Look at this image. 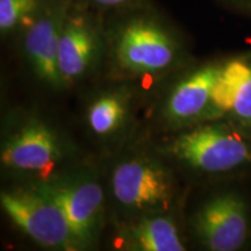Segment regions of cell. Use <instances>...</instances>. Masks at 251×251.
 <instances>
[{"mask_svg":"<svg viewBox=\"0 0 251 251\" xmlns=\"http://www.w3.org/2000/svg\"><path fill=\"white\" fill-rule=\"evenodd\" d=\"M46 0H0V31L6 36L31 20Z\"/></svg>","mask_w":251,"mask_h":251,"instance_id":"5bb4252c","label":"cell"},{"mask_svg":"<svg viewBox=\"0 0 251 251\" xmlns=\"http://www.w3.org/2000/svg\"><path fill=\"white\" fill-rule=\"evenodd\" d=\"M109 47L115 65L133 76L164 74L185 54L178 33L147 12L128 15L112 28Z\"/></svg>","mask_w":251,"mask_h":251,"instance_id":"7a4b0ae2","label":"cell"},{"mask_svg":"<svg viewBox=\"0 0 251 251\" xmlns=\"http://www.w3.org/2000/svg\"><path fill=\"white\" fill-rule=\"evenodd\" d=\"M225 58H216L198 65L187 72L166 97L164 117L172 126H190L208 121L212 94Z\"/></svg>","mask_w":251,"mask_h":251,"instance_id":"30bf717a","label":"cell"},{"mask_svg":"<svg viewBox=\"0 0 251 251\" xmlns=\"http://www.w3.org/2000/svg\"><path fill=\"white\" fill-rule=\"evenodd\" d=\"M0 202L11 221L41 247L79 250L62 209L37 185L2 191Z\"/></svg>","mask_w":251,"mask_h":251,"instance_id":"8992f818","label":"cell"},{"mask_svg":"<svg viewBox=\"0 0 251 251\" xmlns=\"http://www.w3.org/2000/svg\"><path fill=\"white\" fill-rule=\"evenodd\" d=\"M117 247L133 251H184L178 226L166 212L135 216L117 237Z\"/></svg>","mask_w":251,"mask_h":251,"instance_id":"8fae6325","label":"cell"},{"mask_svg":"<svg viewBox=\"0 0 251 251\" xmlns=\"http://www.w3.org/2000/svg\"><path fill=\"white\" fill-rule=\"evenodd\" d=\"M198 243L209 251H237L251 240V203L235 188L207 198L191 219Z\"/></svg>","mask_w":251,"mask_h":251,"instance_id":"5b68a950","label":"cell"},{"mask_svg":"<svg viewBox=\"0 0 251 251\" xmlns=\"http://www.w3.org/2000/svg\"><path fill=\"white\" fill-rule=\"evenodd\" d=\"M71 0H46L30 20L23 40L24 54L35 75L54 87L63 85L58 70L59 39Z\"/></svg>","mask_w":251,"mask_h":251,"instance_id":"ba28073f","label":"cell"},{"mask_svg":"<svg viewBox=\"0 0 251 251\" xmlns=\"http://www.w3.org/2000/svg\"><path fill=\"white\" fill-rule=\"evenodd\" d=\"M102 46V30L97 18L86 9L71 6L58 47V70L63 85L89 75L99 61Z\"/></svg>","mask_w":251,"mask_h":251,"instance_id":"9c48e42d","label":"cell"},{"mask_svg":"<svg viewBox=\"0 0 251 251\" xmlns=\"http://www.w3.org/2000/svg\"><path fill=\"white\" fill-rule=\"evenodd\" d=\"M166 152L205 177L251 172V134L227 119L186 127L166 146Z\"/></svg>","mask_w":251,"mask_h":251,"instance_id":"6da1fadb","label":"cell"},{"mask_svg":"<svg viewBox=\"0 0 251 251\" xmlns=\"http://www.w3.org/2000/svg\"><path fill=\"white\" fill-rule=\"evenodd\" d=\"M68 156L67 143L58 131L35 117L15 125L1 144L2 166L13 175L33 179V184L48 183L62 176Z\"/></svg>","mask_w":251,"mask_h":251,"instance_id":"3957f363","label":"cell"},{"mask_svg":"<svg viewBox=\"0 0 251 251\" xmlns=\"http://www.w3.org/2000/svg\"><path fill=\"white\" fill-rule=\"evenodd\" d=\"M114 200L135 216L166 212L177 193L171 171L150 156L124 159L112 172Z\"/></svg>","mask_w":251,"mask_h":251,"instance_id":"277c9868","label":"cell"},{"mask_svg":"<svg viewBox=\"0 0 251 251\" xmlns=\"http://www.w3.org/2000/svg\"><path fill=\"white\" fill-rule=\"evenodd\" d=\"M249 61L250 50L225 58L224 69L213 90L208 121L221 120L228 117L248 75Z\"/></svg>","mask_w":251,"mask_h":251,"instance_id":"4fadbf2b","label":"cell"},{"mask_svg":"<svg viewBox=\"0 0 251 251\" xmlns=\"http://www.w3.org/2000/svg\"><path fill=\"white\" fill-rule=\"evenodd\" d=\"M218 1L229 11L251 18V0H218Z\"/></svg>","mask_w":251,"mask_h":251,"instance_id":"2e32d148","label":"cell"},{"mask_svg":"<svg viewBox=\"0 0 251 251\" xmlns=\"http://www.w3.org/2000/svg\"><path fill=\"white\" fill-rule=\"evenodd\" d=\"M226 119L251 134V50L248 75L238 91L233 108Z\"/></svg>","mask_w":251,"mask_h":251,"instance_id":"9a60e30c","label":"cell"},{"mask_svg":"<svg viewBox=\"0 0 251 251\" xmlns=\"http://www.w3.org/2000/svg\"><path fill=\"white\" fill-rule=\"evenodd\" d=\"M129 113V96L122 91H107L97 96L87 106V127L99 139H109L122 130Z\"/></svg>","mask_w":251,"mask_h":251,"instance_id":"7c38bea8","label":"cell"},{"mask_svg":"<svg viewBox=\"0 0 251 251\" xmlns=\"http://www.w3.org/2000/svg\"><path fill=\"white\" fill-rule=\"evenodd\" d=\"M35 185L62 209L78 248L84 249L92 246L101 229L105 202L98 178L89 171L75 172Z\"/></svg>","mask_w":251,"mask_h":251,"instance_id":"52a82bcc","label":"cell"},{"mask_svg":"<svg viewBox=\"0 0 251 251\" xmlns=\"http://www.w3.org/2000/svg\"><path fill=\"white\" fill-rule=\"evenodd\" d=\"M91 4L97 6V7L102 8H113L120 7V6L129 5L134 2L135 0H89Z\"/></svg>","mask_w":251,"mask_h":251,"instance_id":"e0dca14e","label":"cell"}]
</instances>
